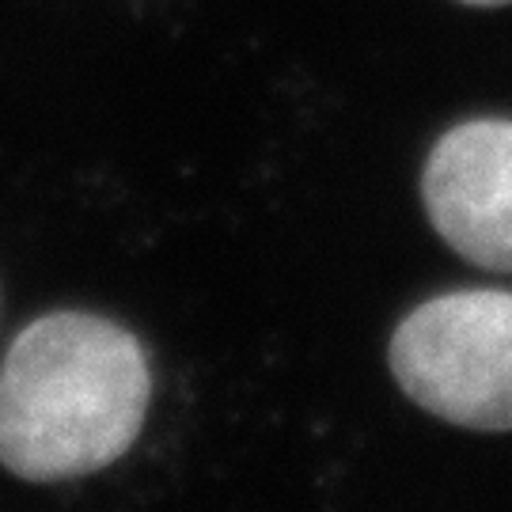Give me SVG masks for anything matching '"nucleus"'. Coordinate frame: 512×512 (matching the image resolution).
Wrapping results in <instances>:
<instances>
[{"mask_svg":"<svg viewBox=\"0 0 512 512\" xmlns=\"http://www.w3.org/2000/svg\"><path fill=\"white\" fill-rule=\"evenodd\" d=\"M387 357L421 410L478 433L512 429V293L459 289L425 300L399 323Z\"/></svg>","mask_w":512,"mask_h":512,"instance_id":"nucleus-2","label":"nucleus"},{"mask_svg":"<svg viewBox=\"0 0 512 512\" xmlns=\"http://www.w3.org/2000/svg\"><path fill=\"white\" fill-rule=\"evenodd\" d=\"M463 4H475V8H497V4H512V0H463Z\"/></svg>","mask_w":512,"mask_h":512,"instance_id":"nucleus-4","label":"nucleus"},{"mask_svg":"<svg viewBox=\"0 0 512 512\" xmlns=\"http://www.w3.org/2000/svg\"><path fill=\"white\" fill-rule=\"evenodd\" d=\"M421 198L456 255L512 274V122L478 118L448 129L425 160Z\"/></svg>","mask_w":512,"mask_h":512,"instance_id":"nucleus-3","label":"nucleus"},{"mask_svg":"<svg viewBox=\"0 0 512 512\" xmlns=\"http://www.w3.org/2000/svg\"><path fill=\"white\" fill-rule=\"evenodd\" d=\"M148 361L126 327L57 311L19 334L0 368V463L31 482L103 471L145 425Z\"/></svg>","mask_w":512,"mask_h":512,"instance_id":"nucleus-1","label":"nucleus"}]
</instances>
